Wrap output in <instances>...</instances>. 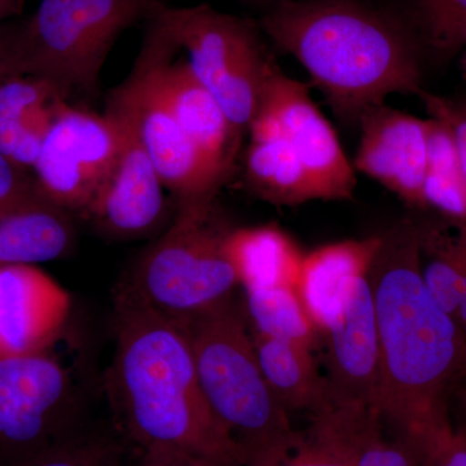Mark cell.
<instances>
[{"label": "cell", "mask_w": 466, "mask_h": 466, "mask_svg": "<svg viewBox=\"0 0 466 466\" xmlns=\"http://www.w3.org/2000/svg\"><path fill=\"white\" fill-rule=\"evenodd\" d=\"M380 337L377 412L401 441L450 419V395L466 368V339L431 299L420 269V220L381 235L368 272Z\"/></svg>", "instance_id": "6da1fadb"}, {"label": "cell", "mask_w": 466, "mask_h": 466, "mask_svg": "<svg viewBox=\"0 0 466 466\" xmlns=\"http://www.w3.org/2000/svg\"><path fill=\"white\" fill-rule=\"evenodd\" d=\"M106 390L119 433L139 451L171 449L245 466L244 452L208 407L188 334L118 287Z\"/></svg>", "instance_id": "7a4b0ae2"}, {"label": "cell", "mask_w": 466, "mask_h": 466, "mask_svg": "<svg viewBox=\"0 0 466 466\" xmlns=\"http://www.w3.org/2000/svg\"><path fill=\"white\" fill-rule=\"evenodd\" d=\"M259 29L352 124L390 95L425 91L424 55L398 9L366 0H281L263 12Z\"/></svg>", "instance_id": "3957f363"}, {"label": "cell", "mask_w": 466, "mask_h": 466, "mask_svg": "<svg viewBox=\"0 0 466 466\" xmlns=\"http://www.w3.org/2000/svg\"><path fill=\"white\" fill-rule=\"evenodd\" d=\"M231 229L217 198L177 202L167 228L119 287L165 318L186 324L231 299L238 285L226 254Z\"/></svg>", "instance_id": "277c9868"}, {"label": "cell", "mask_w": 466, "mask_h": 466, "mask_svg": "<svg viewBox=\"0 0 466 466\" xmlns=\"http://www.w3.org/2000/svg\"><path fill=\"white\" fill-rule=\"evenodd\" d=\"M208 407L248 460L293 431L260 370L251 333L232 300L183 324Z\"/></svg>", "instance_id": "5b68a950"}, {"label": "cell", "mask_w": 466, "mask_h": 466, "mask_svg": "<svg viewBox=\"0 0 466 466\" xmlns=\"http://www.w3.org/2000/svg\"><path fill=\"white\" fill-rule=\"evenodd\" d=\"M159 0H41L15 30L16 76H32L55 86L69 100L94 92L113 46L150 14Z\"/></svg>", "instance_id": "8992f818"}, {"label": "cell", "mask_w": 466, "mask_h": 466, "mask_svg": "<svg viewBox=\"0 0 466 466\" xmlns=\"http://www.w3.org/2000/svg\"><path fill=\"white\" fill-rule=\"evenodd\" d=\"M157 11L186 52L193 75L214 95L233 130L242 137L258 108L272 61L258 27L208 5L177 8L161 3Z\"/></svg>", "instance_id": "52a82bcc"}, {"label": "cell", "mask_w": 466, "mask_h": 466, "mask_svg": "<svg viewBox=\"0 0 466 466\" xmlns=\"http://www.w3.org/2000/svg\"><path fill=\"white\" fill-rule=\"evenodd\" d=\"M90 428L72 375L50 352L0 359V466H18Z\"/></svg>", "instance_id": "ba28073f"}, {"label": "cell", "mask_w": 466, "mask_h": 466, "mask_svg": "<svg viewBox=\"0 0 466 466\" xmlns=\"http://www.w3.org/2000/svg\"><path fill=\"white\" fill-rule=\"evenodd\" d=\"M119 130L106 113L66 103L34 165L39 191L67 213L86 216L115 167Z\"/></svg>", "instance_id": "9c48e42d"}, {"label": "cell", "mask_w": 466, "mask_h": 466, "mask_svg": "<svg viewBox=\"0 0 466 466\" xmlns=\"http://www.w3.org/2000/svg\"><path fill=\"white\" fill-rule=\"evenodd\" d=\"M158 5L147 18L148 29L137 60L148 69L184 133L225 184L235 167L241 137L214 95L193 75L187 58L177 57L180 46L159 16Z\"/></svg>", "instance_id": "30bf717a"}, {"label": "cell", "mask_w": 466, "mask_h": 466, "mask_svg": "<svg viewBox=\"0 0 466 466\" xmlns=\"http://www.w3.org/2000/svg\"><path fill=\"white\" fill-rule=\"evenodd\" d=\"M106 108L125 116L133 126L175 204L217 198L223 184L184 133L139 60L124 84L110 92Z\"/></svg>", "instance_id": "8fae6325"}, {"label": "cell", "mask_w": 466, "mask_h": 466, "mask_svg": "<svg viewBox=\"0 0 466 466\" xmlns=\"http://www.w3.org/2000/svg\"><path fill=\"white\" fill-rule=\"evenodd\" d=\"M257 112L274 119L317 187L320 200H351L357 171L333 126L312 100L308 85L285 75L271 61Z\"/></svg>", "instance_id": "7c38bea8"}, {"label": "cell", "mask_w": 466, "mask_h": 466, "mask_svg": "<svg viewBox=\"0 0 466 466\" xmlns=\"http://www.w3.org/2000/svg\"><path fill=\"white\" fill-rule=\"evenodd\" d=\"M119 130L115 167L86 218L112 240L134 241L161 231L168 217L164 183L127 119L106 108Z\"/></svg>", "instance_id": "4fadbf2b"}, {"label": "cell", "mask_w": 466, "mask_h": 466, "mask_svg": "<svg viewBox=\"0 0 466 466\" xmlns=\"http://www.w3.org/2000/svg\"><path fill=\"white\" fill-rule=\"evenodd\" d=\"M358 125L360 142L352 164L355 171L376 180L410 207L424 208L429 118L383 103L368 108Z\"/></svg>", "instance_id": "5bb4252c"}, {"label": "cell", "mask_w": 466, "mask_h": 466, "mask_svg": "<svg viewBox=\"0 0 466 466\" xmlns=\"http://www.w3.org/2000/svg\"><path fill=\"white\" fill-rule=\"evenodd\" d=\"M70 311L69 291L38 266H0V359L50 352Z\"/></svg>", "instance_id": "9a60e30c"}, {"label": "cell", "mask_w": 466, "mask_h": 466, "mask_svg": "<svg viewBox=\"0 0 466 466\" xmlns=\"http://www.w3.org/2000/svg\"><path fill=\"white\" fill-rule=\"evenodd\" d=\"M323 337L327 341L324 377L330 406L377 410L380 337L368 276L359 281L341 318Z\"/></svg>", "instance_id": "2e32d148"}, {"label": "cell", "mask_w": 466, "mask_h": 466, "mask_svg": "<svg viewBox=\"0 0 466 466\" xmlns=\"http://www.w3.org/2000/svg\"><path fill=\"white\" fill-rule=\"evenodd\" d=\"M381 235L333 242L303 257L296 290L319 334L341 318L357 284L368 276Z\"/></svg>", "instance_id": "e0dca14e"}, {"label": "cell", "mask_w": 466, "mask_h": 466, "mask_svg": "<svg viewBox=\"0 0 466 466\" xmlns=\"http://www.w3.org/2000/svg\"><path fill=\"white\" fill-rule=\"evenodd\" d=\"M75 242L72 214L48 200L38 187L0 205V266L63 258Z\"/></svg>", "instance_id": "ac0fdd59"}, {"label": "cell", "mask_w": 466, "mask_h": 466, "mask_svg": "<svg viewBox=\"0 0 466 466\" xmlns=\"http://www.w3.org/2000/svg\"><path fill=\"white\" fill-rule=\"evenodd\" d=\"M69 100L55 86L32 76L0 84V155L15 167L33 168L58 113Z\"/></svg>", "instance_id": "d6986e66"}, {"label": "cell", "mask_w": 466, "mask_h": 466, "mask_svg": "<svg viewBox=\"0 0 466 466\" xmlns=\"http://www.w3.org/2000/svg\"><path fill=\"white\" fill-rule=\"evenodd\" d=\"M248 133L245 180L251 191L278 207L320 200L317 187L271 116L257 112Z\"/></svg>", "instance_id": "ffe728a7"}, {"label": "cell", "mask_w": 466, "mask_h": 466, "mask_svg": "<svg viewBox=\"0 0 466 466\" xmlns=\"http://www.w3.org/2000/svg\"><path fill=\"white\" fill-rule=\"evenodd\" d=\"M360 408L366 407L325 408L311 415L308 428L293 429L245 466H357L354 425Z\"/></svg>", "instance_id": "44dd1931"}, {"label": "cell", "mask_w": 466, "mask_h": 466, "mask_svg": "<svg viewBox=\"0 0 466 466\" xmlns=\"http://www.w3.org/2000/svg\"><path fill=\"white\" fill-rule=\"evenodd\" d=\"M226 254L245 291L296 288L305 257L288 233L272 225L232 228Z\"/></svg>", "instance_id": "7402d4cb"}, {"label": "cell", "mask_w": 466, "mask_h": 466, "mask_svg": "<svg viewBox=\"0 0 466 466\" xmlns=\"http://www.w3.org/2000/svg\"><path fill=\"white\" fill-rule=\"evenodd\" d=\"M260 370L276 401L293 412H321L330 406L327 381L315 363L314 350L251 332Z\"/></svg>", "instance_id": "603a6c76"}, {"label": "cell", "mask_w": 466, "mask_h": 466, "mask_svg": "<svg viewBox=\"0 0 466 466\" xmlns=\"http://www.w3.org/2000/svg\"><path fill=\"white\" fill-rule=\"evenodd\" d=\"M422 200L424 208L466 222L464 168L449 127L433 116H429V157Z\"/></svg>", "instance_id": "cb8c5ba5"}, {"label": "cell", "mask_w": 466, "mask_h": 466, "mask_svg": "<svg viewBox=\"0 0 466 466\" xmlns=\"http://www.w3.org/2000/svg\"><path fill=\"white\" fill-rule=\"evenodd\" d=\"M398 11L424 58L449 63L466 47V0H403Z\"/></svg>", "instance_id": "d4e9b609"}, {"label": "cell", "mask_w": 466, "mask_h": 466, "mask_svg": "<svg viewBox=\"0 0 466 466\" xmlns=\"http://www.w3.org/2000/svg\"><path fill=\"white\" fill-rule=\"evenodd\" d=\"M245 308L253 332L314 350L319 332L296 288L245 291Z\"/></svg>", "instance_id": "484cf974"}, {"label": "cell", "mask_w": 466, "mask_h": 466, "mask_svg": "<svg viewBox=\"0 0 466 466\" xmlns=\"http://www.w3.org/2000/svg\"><path fill=\"white\" fill-rule=\"evenodd\" d=\"M130 461L121 438L90 426L18 466H128Z\"/></svg>", "instance_id": "4316f807"}, {"label": "cell", "mask_w": 466, "mask_h": 466, "mask_svg": "<svg viewBox=\"0 0 466 466\" xmlns=\"http://www.w3.org/2000/svg\"><path fill=\"white\" fill-rule=\"evenodd\" d=\"M357 466H417L410 449L373 408H360L354 425Z\"/></svg>", "instance_id": "83f0119b"}, {"label": "cell", "mask_w": 466, "mask_h": 466, "mask_svg": "<svg viewBox=\"0 0 466 466\" xmlns=\"http://www.w3.org/2000/svg\"><path fill=\"white\" fill-rule=\"evenodd\" d=\"M417 466H466V443L450 419L404 441Z\"/></svg>", "instance_id": "f1b7e54d"}, {"label": "cell", "mask_w": 466, "mask_h": 466, "mask_svg": "<svg viewBox=\"0 0 466 466\" xmlns=\"http://www.w3.org/2000/svg\"><path fill=\"white\" fill-rule=\"evenodd\" d=\"M420 99L429 116L440 119L449 127L466 177V99L441 96L426 91L420 95Z\"/></svg>", "instance_id": "f546056e"}, {"label": "cell", "mask_w": 466, "mask_h": 466, "mask_svg": "<svg viewBox=\"0 0 466 466\" xmlns=\"http://www.w3.org/2000/svg\"><path fill=\"white\" fill-rule=\"evenodd\" d=\"M128 466H233L219 460L182 450L157 449L139 451Z\"/></svg>", "instance_id": "4dcf8cb0"}, {"label": "cell", "mask_w": 466, "mask_h": 466, "mask_svg": "<svg viewBox=\"0 0 466 466\" xmlns=\"http://www.w3.org/2000/svg\"><path fill=\"white\" fill-rule=\"evenodd\" d=\"M24 171L0 155V205L14 200L35 186V180L24 175Z\"/></svg>", "instance_id": "1f68e13d"}, {"label": "cell", "mask_w": 466, "mask_h": 466, "mask_svg": "<svg viewBox=\"0 0 466 466\" xmlns=\"http://www.w3.org/2000/svg\"><path fill=\"white\" fill-rule=\"evenodd\" d=\"M451 222H452L456 247H458L460 258H461L462 267H464L465 272L464 293H462L461 302H460L455 320L466 339V222L453 219H451Z\"/></svg>", "instance_id": "d6a6232c"}, {"label": "cell", "mask_w": 466, "mask_h": 466, "mask_svg": "<svg viewBox=\"0 0 466 466\" xmlns=\"http://www.w3.org/2000/svg\"><path fill=\"white\" fill-rule=\"evenodd\" d=\"M15 30L16 27L0 25V84L9 76H16L12 55Z\"/></svg>", "instance_id": "836d02e7"}, {"label": "cell", "mask_w": 466, "mask_h": 466, "mask_svg": "<svg viewBox=\"0 0 466 466\" xmlns=\"http://www.w3.org/2000/svg\"><path fill=\"white\" fill-rule=\"evenodd\" d=\"M450 416L453 429L466 443V404L450 403Z\"/></svg>", "instance_id": "e575fe53"}, {"label": "cell", "mask_w": 466, "mask_h": 466, "mask_svg": "<svg viewBox=\"0 0 466 466\" xmlns=\"http://www.w3.org/2000/svg\"><path fill=\"white\" fill-rule=\"evenodd\" d=\"M450 403L466 404V368L451 391Z\"/></svg>", "instance_id": "d590c367"}, {"label": "cell", "mask_w": 466, "mask_h": 466, "mask_svg": "<svg viewBox=\"0 0 466 466\" xmlns=\"http://www.w3.org/2000/svg\"><path fill=\"white\" fill-rule=\"evenodd\" d=\"M17 11V0H0V21L5 20Z\"/></svg>", "instance_id": "8d00e7d4"}, {"label": "cell", "mask_w": 466, "mask_h": 466, "mask_svg": "<svg viewBox=\"0 0 466 466\" xmlns=\"http://www.w3.org/2000/svg\"><path fill=\"white\" fill-rule=\"evenodd\" d=\"M247 2L254 3V5H263V7L266 8L265 11H267V9L274 7V5H278V3H280L281 0H247Z\"/></svg>", "instance_id": "74e56055"}]
</instances>
